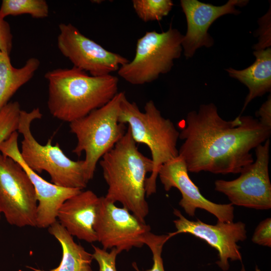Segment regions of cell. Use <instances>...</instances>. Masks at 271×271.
I'll return each mask as SVG.
<instances>
[{
    "label": "cell",
    "mask_w": 271,
    "mask_h": 271,
    "mask_svg": "<svg viewBox=\"0 0 271 271\" xmlns=\"http://www.w3.org/2000/svg\"><path fill=\"white\" fill-rule=\"evenodd\" d=\"M185 122L179 156L191 173H240L254 161L250 151L271 134V127L250 115L224 120L212 103L189 112Z\"/></svg>",
    "instance_id": "6da1fadb"
},
{
    "label": "cell",
    "mask_w": 271,
    "mask_h": 271,
    "mask_svg": "<svg viewBox=\"0 0 271 271\" xmlns=\"http://www.w3.org/2000/svg\"><path fill=\"white\" fill-rule=\"evenodd\" d=\"M48 108L53 116L71 123L105 105L118 93V79L93 76L75 67L48 71Z\"/></svg>",
    "instance_id": "7a4b0ae2"
},
{
    "label": "cell",
    "mask_w": 271,
    "mask_h": 271,
    "mask_svg": "<svg viewBox=\"0 0 271 271\" xmlns=\"http://www.w3.org/2000/svg\"><path fill=\"white\" fill-rule=\"evenodd\" d=\"M108 189L104 198L119 202L140 220L149 212L146 199V176L151 173V159L141 153L127 128L123 137L100 160Z\"/></svg>",
    "instance_id": "3957f363"
},
{
    "label": "cell",
    "mask_w": 271,
    "mask_h": 271,
    "mask_svg": "<svg viewBox=\"0 0 271 271\" xmlns=\"http://www.w3.org/2000/svg\"><path fill=\"white\" fill-rule=\"evenodd\" d=\"M145 111L137 103L130 102L125 93L121 98L118 120L128 124L131 137L137 143L146 145L149 149L153 164L150 176L146 179V196L157 191V179L161 167L179 155L177 147L179 131L174 123L164 117L152 100L146 102Z\"/></svg>",
    "instance_id": "277c9868"
},
{
    "label": "cell",
    "mask_w": 271,
    "mask_h": 271,
    "mask_svg": "<svg viewBox=\"0 0 271 271\" xmlns=\"http://www.w3.org/2000/svg\"><path fill=\"white\" fill-rule=\"evenodd\" d=\"M42 116L37 107L28 112L21 110L17 131L22 134L20 154L25 163L37 173L47 172L52 183L61 187L85 188L88 181L83 160L75 161L69 158L57 143L52 144V139L42 145L33 136L32 122Z\"/></svg>",
    "instance_id": "5b68a950"
},
{
    "label": "cell",
    "mask_w": 271,
    "mask_h": 271,
    "mask_svg": "<svg viewBox=\"0 0 271 271\" xmlns=\"http://www.w3.org/2000/svg\"><path fill=\"white\" fill-rule=\"evenodd\" d=\"M124 92H118L107 103L87 115L70 123L71 132L77 139L72 152L83 160L87 179L93 178L96 165L125 133V124L119 122L120 104Z\"/></svg>",
    "instance_id": "8992f818"
},
{
    "label": "cell",
    "mask_w": 271,
    "mask_h": 271,
    "mask_svg": "<svg viewBox=\"0 0 271 271\" xmlns=\"http://www.w3.org/2000/svg\"><path fill=\"white\" fill-rule=\"evenodd\" d=\"M183 37L171 26L162 33L146 32L137 41L133 59L119 68L118 75L133 85L154 81L169 72L174 60L180 57Z\"/></svg>",
    "instance_id": "52a82bcc"
},
{
    "label": "cell",
    "mask_w": 271,
    "mask_h": 271,
    "mask_svg": "<svg viewBox=\"0 0 271 271\" xmlns=\"http://www.w3.org/2000/svg\"><path fill=\"white\" fill-rule=\"evenodd\" d=\"M37 209L35 189L27 174L0 152V213L11 225L36 227Z\"/></svg>",
    "instance_id": "ba28073f"
},
{
    "label": "cell",
    "mask_w": 271,
    "mask_h": 271,
    "mask_svg": "<svg viewBox=\"0 0 271 271\" xmlns=\"http://www.w3.org/2000/svg\"><path fill=\"white\" fill-rule=\"evenodd\" d=\"M269 146V139L258 146L253 162L244 167L235 179L217 180L215 190L226 195L232 205L257 210L270 209Z\"/></svg>",
    "instance_id": "9c48e42d"
},
{
    "label": "cell",
    "mask_w": 271,
    "mask_h": 271,
    "mask_svg": "<svg viewBox=\"0 0 271 271\" xmlns=\"http://www.w3.org/2000/svg\"><path fill=\"white\" fill-rule=\"evenodd\" d=\"M59 28L57 46L60 52L73 67L88 72L91 76L110 74L129 61L85 36L71 24L61 23Z\"/></svg>",
    "instance_id": "30bf717a"
},
{
    "label": "cell",
    "mask_w": 271,
    "mask_h": 271,
    "mask_svg": "<svg viewBox=\"0 0 271 271\" xmlns=\"http://www.w3.org/2000/svg\"><path fill=\"white\" fill-rule=\"evenodd\" d=\"M97 241L102 248L116 249L119 253L145 244L150 225L142 221L125 208L101 197L100 204L94 226Z\"/></svg>",
    "instance_id": "8fae6325"
},
{
    "label": "cell",
    "mask_w": 271,
    "mask_h": 271,
    "mask_svg": "<svg viewBox=\"0 0 271 271\" xmlns=\"http://www.w3.org/2000/svg\"><path fill=\"white\" fill-rule=\"evenodd\" d=\"M173 213L178 218L173 221L177 230L170 233L172 237L184 233L204 240L218 251L219 259L216 263L224 271L229 268V259L241 261L240 247L237 243L246 239L245 223L217 220L216 224L211 225L199 220H188L177 209H174Z\"/></svg>",
    "instance_id": "7c38bea8"
},
{
    "label": "cell",
    "mask_w": 271,
    "mask_h": 271,
    "mask_svg": "<svg viewBox=\"0 0 271 271\" xmlns=\"http://www.w3.org/2000/svg\"><path fill=\"white\" fill-rule=\"evenodd\" d=\"M18 137L17 131L13 132L0 143V152L19 163L27 174L35 189L37 200L36 227L48 228L57 221L58 212L62 204L82 190L56 185L31 170L21 157Z\"/></svg>",
    "instance_id": "4fadbf2b"
},
{
    "label": "cell",
    "mask_w": 271,
    "mask_h": 271,
    "mask_svg": "<svg viewBox=\"0 0 271 271\" xmlns=\"http://www.w3.org/2000/svg\"><path fill=\"white\" fill-rule=\"evenodd\" d=\"M188 172L184 161L178 155L161 167L158 177L166 191L172 188L179 190L182 195L179 204L190 216H195L197 209H202L214 215L217 220L232 222L233 205L217 204L205 198L190 179Z\"/></svg>",
    "instance_id": "5bb4252c"
},
{
    "label": "cell",
    "mask_w": 271,
    "mask_h": 271,
    "mask_svg": "<svg viewBox=\"0 0 271 271\" xmlns=\"http://www.w3.org/2000/svg\"><path fill=\"white\" fill-rule=\"evenodd\" d=\"M248 2L246 0H229L224 5L215 6L197 0H181V6L187 23V33L182 43L186 57H192L199 48L211 47L214 41L208 33L211 24L223 15H238L240 12L235 7L244 6Z\"/></svg>",
    "instance_id": "9a60e30c"
},
{
    "label": "cell",
    "mask_w": 271,
    "mask_h": 271,
    "mask_svg": "<svg viewBox=\"0 0 271 271\" xmlns=\"http://www.w3.org/2000/svg\"><path fill=\"white\" fill-rule=\"evenodd\" d=\"M101 197L90 190H81L59 209L57 221L73 237L89 243L97 241L94 228Z\"/></svg>",
    "instance_id": "2e32d148"
},
{
    "label": "cell",
    "mask_w": 271,
    "mask_h": 271,
    "mask_svg": "<svg viewBox=\"0 0 271 271\" xmlns=\"http://www.w3.org/2000/svg\"><path fill=\"white\" fill-rule=\"evenodd\" d=\"M255 62L243 70L229 68L226 70L230 76L237 79L248 89L241 111L255 97L262 96L271 89V49H257L253 52Z\"/></svg>",
    "instance_id": "e0dca14e"
},
{
    "label": "cell",
    "mask_w": 271,
    "mask_h": 271,
    "mask_svg": "<svg viewBox=\"0 0 271 271\" xmlns=\"http://www.w3.org/2000/svg\"><path fill=\"white\" fill-rule=\"evenodd\" d=\"M48 232L58 241L62 249L59 265L50 271H93L92 254L76 243L73 237L57 221L48 227ZM30 268L34 271H45Z\"/></svg>",
    "instance_id": "ac0fdd59"
},
{
    "label": "cell",
    "mask_w": 271,
    "mask_h": 271,
    "mask_svg": "<svg viewBox=\"0 0 271 271\" xmlns=\"http://www.w3.org/2000/svg\"><path fill=\"white\" fill-rule=\"evenodd\" d=\"M40 65L39 60L32 57L22 67L15 68L10 55L0 51V110L20 87L33 78Z\"/></svg>",
    "instance_id": "d6986e66"
},
{
    "label": "cell",
    "mask_w": 271,
    "mask_h": 271,
    "mask_svg": "<svg viewBox=\"0 0 271 271\" xmlns=\"http://www.w3.org/2000/svg\"><path fill=\"white\" fill-rule=\"evenodd\" d=\"M28 14L33 18L43 19L49 15V7L45 0H3L0 15L5 18Z\"/></svg>",
    "instance_id": "ffe728a7"
},
{
    "label": "cell",
    "mask_w": 271,
    "mask_h": 271,
    "mask_svg": "<svg viewBox=\"0 0 271 271\" xmlns=\"http://www.w3.org/2000/svg\"><path fill=\"white\" fill-rule=\"evenodd\" d=\"M132 4L138 16L144 22L162 20L173 6L171 0H133Z\"/></svg>",
    "instance_id": "44dd1931"
},
{
    "label": "cell",
    "mask_w": 271,
    "mask_h": 271,
    "mask_svg": "<svg viewBox=\"0 0 271 271\" xmlns=\"http://www.w3.org/2000/svg\"><path fill=\"white\" fill-rule=\"evenodd\" d=\"M169 233L167 235H157L151 231L145 236L144 243L151 250L153 254V265L151 269L146 271H165L163 261L162 257V252L165 243L171 238ZM133 268L137 271H140L136 262L132 263Z\"/></svg>",
    "instance_id": "7402d4cb"
},
{
    "label": "cell",
    "mask_w": 271,
    "mask_h": 271,
    "mask_svg": "<svg viewBox=\"0 0 271 271\" xmlns=\"http://www.w3.org/2000/svg\"><path fill=\"white\" fill-rule=\"evenodd\" d=\"M93 258L98 263L99 271H116V258L119 253L115 248L107 250L93 245Z\"/></svg>",
    "instance_id": "603a6c76"
},
{
    "label": "cell",
    "mask_w": 271,
    "mask_h": 271,
    "mask_svg": "<svg viewBox=\"0 0 271 271\" xmlns=\"http://www.w3.org/2000/svg\"><path fill=\"white\" fill-rule=\"evenodd\" d=\"M252 241L258 245L271 246V219L267 218L261 221L252 235Z\"/></svg>",
    "instance_id": "cb8c5ba5"
},
{
    "label": "cell",
    "mask_w": 271,
    "mask_h": 271,
    "mask_svg": "<svg viewBox=\"0 0 271 271\" xmlns=\"http://www.w3.org/2000/svg\"><path fill=\"white\" fill-rule=\"evenodd\" d=\"M13 35L9 24L0 15V51L10 56Z\"/></svg>",
    "instance_id": "d4e9b609"
},
{
    "label": "cell",
    "mask_w": 271,
    "mask_h": 271,
    "mask_svg": "<svg viewBox=\"0 0 271 271\" xmlns=\"http://www.w3.org/2000/svg\"><path fill=\"white\" fill-rule=\"evenodd\" d=\"M256 116L262 124L271 127V98L270 95L256 111Z\"/></svg>",
    "instance_id": "484cf974"
},
{
    "label": "cell",
    "mask_w": 271,
    "mask_h": 271,
    "mask_svg": "<svg viewBox=\"0 0 271 271\" xmlns=\"http://www.w3.org/2000/svg\"><path fill=\"white\" fill-rule=\"evenodd\" d=\"M241 271H245V268H244V266H243V264H242V267H241Z\"/></svg>",
    "instance_id": "4316f807"
},
{
    "label": "cell",
    "mask_w": 271,
    "mask_h": 271,
    "mask_svg": "<svg viewBox=\"0 0 271 271\" xmlns=\"http://www.w3.org/2000/svg\"><path fill=\"white\" fill-rule=\"evenodd\" d=\"M1 214L0 213V219H1Z\"/></svg>",
    "instance_id": "83f0119b"
}]
</instances>
